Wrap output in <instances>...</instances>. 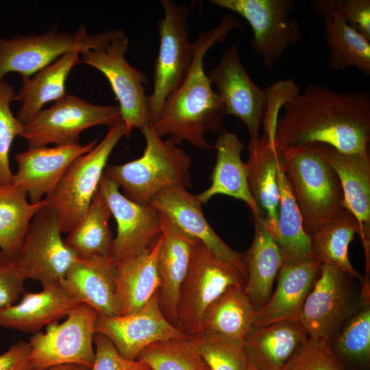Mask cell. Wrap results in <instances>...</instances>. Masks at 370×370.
<instances>
[{
  "label": "cell",
  "mask_w": 370,
  "mask_h": 370,
  "mask_svg": "<svg viewBox=\"0 0 370 370\" xmlns=\"http://www.w3.org/2000/svg\"><path fill=\"white\" fill-rule=\"evenodd\" d=\"M95 359L90 370H151L144 362L121 356L112 341L105 335L95 333Z\"/></svg>",
  "instance_id": "obj_42"
},
{
  "label": "cell",
  "mask_w": 370,
  "mask_h": 370,
  "mask_svg": "<svg viewBox=\"0 0 370 370\" xmlns=\"http://www.w3.org/2000/svg\"><path fill=\"white\" fill-rule=\"evenodd\" d=\"M112 212L99 190L86 213L64 240L81 258L110 257L113 243L109 225Z\"/></svg>",
  "instance_id": "obj_36"
},
{
  "label": "cell",
  "mask_w": 370,
  "mask_h": 370,
  "mask_svg": "<svg viewBox=\"0 0 370 370\" xmlns=\"http://www.w3.org/2000/svg\"><path fill=\"white\" fill-rule=\"evenodd\" d=\"M136 360L151 370H210L189 336L154 342L141 350Z\"/></svg>",
  "instance_id": "obj_38"
},
{
  "label": "cell",
  "mask_w": 370,
  "mask_h": 370,
  "mask_svg": "<svg viewBox=\"0 0 370 370\" xmlns=\"http://www.w3.org/2000/svg\"><path fill=\"white\" fill-rule=\"evenodd\" d=\"M128 45L129 39L123 32L108 42L79 52L81 62L97 69L108 80L119 101L127 138L134 129L152 124L149 96L143 86L148 79L127 61Z\"/></svg>",
  "instance_id": "obj_6"
},
{
  "label": "cell",
  "mask_w": 370,
  "mask_h": 370,
  "mask_svg": "<svg viewBox=\"0 0 370 370\" xmlns=\"http://www.w3.org/2000/svg\"><path fill=\"white\" fill-rule=\"evenodd\" d=\"M123 136H126V128L121 121L108 127L104 138L91 151L71 162L53 191L44 198L56 213L62 233L71 232L86 213L108 158Z\"/></svg>",
  "instance_id": "obj_5"
},
{
  "label": "cell",
  "mask_w": 370,
  "mask_h": 370,
  "mask_svg": "<svg viewBox=\"0 0 370 370\" xmlns=\"http://www.w3.org/2000/svg\"><path fill=\"white\" fill-rule=\"evenodd\" d=\"M146 142L143 155L123 164L107 165L103 174L124 195L140 204H149L166 188L191 186V157L169 138L163 140L152 125L140 130Z\"/></svg>",
  "instance_id": "obj_4"
},
{
  "label": "cell",
  "mask_w": 370,
  "mask_h": 370,
  "mask_svg": "<svg viewBox=\"0 0 370 370\" xmlns=\"http://www.w3.org/2000/svg\"><path fill=\"white\" fill-rule=\"evenodd\" d=\"M284 370H346L328 341L310 338L290 359Z\"/></svg>",
  "instance_id": "obj_41"
},
{
  "label": "cell",
  "mask_w": 370,
  "mask_h": 370,
  "mask_svg": "<svg viewBox=\"0 0 370 370\" xmlns=\"http://www.w3.org/2000/svg\"><path fill=\"white\" fill-rule=\"evenodd\" d=\"M281 110L274 133L278 148L323 143L345 153H369L370 95L365 90L343 92L311 83Z\"/></svg>",
  "instance_id": "obj_1"
},
{
  "label": "cell",
  "mask_w": 370,
  "mask_h": 370,
  "mask_svg": "<svg viewBox=\"0 0 370 370\" xmlns=\"http://www.w3.org/2000/svg\"><path fill=\"white\" fill-rule=\"evenodd\" d=\"M56 213L47 204L32 218L14 258L27 279L42 287L60 283L78 256L62 238Z\"/></svg>",
  "instance_id": "obj_14"
},
{
  "label": "cell",
  "mask_w": 370,
  "mask_h": 370,
  "mask_svg": "<svg viewBox=\"0 0 370 370\" xmlns=\"http://www.w3.org/2000/svg\"><path fill=\"white\" fill-rule=\"evenodd\" d=\"M370 286L362 285L361 302L328 341L343 367L363 370L370 362Z\"/></svg>",
  "instance_id": "obj_34"
},
{
  "label": "cell",
  "mask_w": 370,
  "mask_h": 370,
  "mask_svg": "<svg viewBox=\"0 0 370 370\" xmlns=\"http://www.w3.org/2000/svg\"><path fill=\"white\" fill-rule=\"evenodd\" d=\"M159 217L162 243L158 257L160 280L158 304L166 319L179 328L176 310L180 289L197 240L181 230L163 214L159 212Z\"/></svg>",
  "instance_id": "obj_20"
},
{
  "label": "cell",
  "mask_w": 370,
  "mask_h": 370,
  "mask_svg": "<svg viewBox=\"0 0 370 370\" xmlns=\"http://www.w3.org/2000/svg\"><path fill=\"white\" fill-rule=\"evenodd\" d=\"M161 243L160 234L145 251L115 263L116 316L138 310L158 291L160 284L158 257Z\"/></svg>",
  "instance_id": "obj_26"
},
{
  "label": "cell",
  "mask_w": 370,
  "mask_h": 370,
  "mask_svg": "<svg viewBox=\"0 0 370 370\" xmlns=\"http://www.w3.org/2000/svg\"><path fill=\"white\" fill-rule=\"evenodd\" d=\"M360 234L356 217L348 210L309 235L315 259L321 264L333 265L363 282L364 278L351 264L348 247L355 234Z\"/></svg>",
  "instance_id": "obj_37"
},
{
  "label": "cell",
  "mask_w": 370,
  "mask_h": 370,
  "mask_svg": "<svg viewBox=\"0 0 370 370\" xmlns=\"http://www.w3.org/2000/svg\"><path fill=\"white\" fill-rule=\"evenodd\" d=\"M246 279L232 264L220 258L197 240L177 304L179 328L186 335L199 332L208 306L232 286H244Z\"/></svg>",
  "instance_id": "obj_7"
},
{
  "label": "cell",
  "mask_w": 370,
  "mask_h": 370,
  "mask_svg": "<svg viewBox=\"0 0 370 370\" xmlns=\"http://www.w3.org/2000/svg\"><path fill=\"white\" fill-rule=\"evenodd\" d=\"M189 337L210 370H253L244 341L204 332Z\"/></svg>",
  "instance_id": "obj_39"
},
{
  "label": "cell",
  "mask_w": 370,
  "mask_h": 370,
  "mask_svg": "<svg viewBox=\"0 0 370 370\" xmlns=\"http://www.w3.org/2000/svg\"><path fill=\"white\" fill-rule=\"evenodd\" d=\"M160 2L164 14L157 24L160 48L154 64L153 88L149 96L152 123L184 79L194 54L193 42L188 40V7L171 0Z\"/></svg>",
  "instance_id": "obj_8"
},
{
  "label": "cell",
  "mask_w": 370,
  "mask_h": 370,
  "mask_svg": "<svg viewBox=\"0 0 370 370\" xmlns=\"http://www.w3.org/2000/svg\"><path fill=\"white\" fill-rule=\"evenodd\" d=\"M236 28H242L241 22L234 15L225 14L217 25L198 35L186 76L151 124L160 136H169L176 145L186 141L199 149H212L206 133L226 132L224 103L205 72L204 58L212 46L225 42L228 34Z\"/></svg>",
  "instance_id": "obj_2"
},
{
  "label": "cell",
  "mask_w": 370,
  "mask_h": 370,
  "mask_svg": "<svg viewBox=\"0 0 370 370\" xmlns=\"http://www.w3.org/2000/svg\"><path fill=\"white\" fill-rule=\"evenodd\" d=\"M221 98L225 114L240 119L246 126L249 140L259 138L267 108L265 90L257 86L245 69L238 46L222 52L217 66L207 73Z\"/></svg>",
  "instance_id": "obj_15"
},
{
  "label": "cell",
  "mask_w": 370,
  "mask_h": 370,
  "mask_svg": "<svg viewBox=\"0 0 370 370\" xmlns=\"http://www.w3.org/2000/svg\"><path fill=\"white\" fill-rule=\"evenodd\" d=\"M356 279L330 264H321L319 275L307 296L297 321L308 337L328 341L358 308L361 290Z\"/></svg>",
  "instance_id": "obj_13"
},
{
  "label": "cell",
  "mask_w": 370,
  "mask_h": 370,
  "mask_svg": "<svg viewBox=\"0 0 370 370\" xmlns=\"http://www.w3.org/2000/svg\"><path fill=\"white\" fill-rule=\"evenodd\" d=\"M232 286L205 310L199 332L244 341L254 328L256 310L244 291Z\"/></svg>",
  "instance_id": "obj_32"
},
{
  "label": "cell",
  "mask_w": 370,
  "mask_h": 370,
  "mask_svg": "<svg viewBox=\"0 0 370 370\" xmlns=\"http://www.w3.org/2000/svg\"><path fill=\"white\" fill-rule=\"evenodd\" d=\"M27 280L14 258H9L0 250V309L16 304L25 293Z\"/></svg>",
  "instance_id": "obj_43"
},
{
  "label": "cell",
  "mask_w": 370,
  "mask_h": 370,
  "mask_svg": "<svg viewBox=\"0 0 370 370\" xmlns=\"http://www.w3.org/2000/svg\"><path fill=\"white\" fill-rule=\"evenodd\" d=\"M16 94L12 86L3 78L0 79V183L12 182L9 154L16 136H21L24 125L15 117L10 109Z\"/></svg>",
  "instance_id": "obj_40"
},
{
  "label": "cell",
  "mask_w": 370,
  "mask_h": 370,
  "mask_svg": "<svg viewBox=\"0 0 370 370\" xmlns=\"http://www.w3.org/2000/svg\"><path fill=\"white\" fill-rule=\"evenodd\" d=\"M254 218L253 242L242 254V257L247 271L244 291L257 311L271 297L283 260L281 251L262 216Z\"/></svg>",
  "instance_id": "obj_29"
},
{
  "label": "cell",
  "mask_w": 370,
  "mask_h": 370,
  "mask_svg": "<svg viewBox=\"0 0 370 370\" xmlns=\"http://www.w3.org/2000/svg\"><path fill=\"white\" fill-rule=\"evenodd\" d=\"M150 204L184 232L203 243L220 258L234 265L247 280L242 254L232 249L206 220L202 203L186 188L173 186L157 194Z\"/></svg>",
  "instance_id": "obj_19"
},
{
  "label": "cell",
  "mask_w": 370,
  "mask_h": 370,
  "mask_svg": "<svg viewBox=\"0 0 370 370\" xmlns=\"http://www.w3.org/2000/svg\"><path fill=\"white\" fill-rule=\"evenodd\" d=\"M80 304L61 283L42 287L38 293L25 291L18 304L0 309V325L34 334L66 317Z\"/></svg>",
  "instance_id": "obj_25"
},
{
  "label": "cell",
  "mask_w": 370,
  "mask_h": 370,
  "mask_svg": "<svg viewBox=\"0 0 370 370\" xmlns=\"http://www.w3.org/2000/svg\"><path fill=\"white\" fill-rule=\"evenodd\" d=\"M115 278L116 264L110 257H78L60 283L98 314L115 317Z\"/></svg>",
  "instance_id": "obj_27"
},
{
  "label": "cell",
  "mask_w": 370,
  "mask_h": 370,
  "mask_svg": "<svg viewBox=\"0 0 370 370\" xmlns=\"http://www.w3.org/2000/svg\"><path fill=\"white\" fill-rule=\"evenodd\" d=\"M28 342L18 341L0 355V370H32L28 355Z\"/></svg>",
  "instance_id": "obj_45"
},
{
  "label": "cell",
  "mask_w": 370,
  "mask_h": 370,
  "mask_svg": "<svg viewBox=\"0 0 370 370\" xmlns=\"http://www.w3.org/2000/svg\"><path fill=\"white\" fill-rule=\"evenodd\" d=\"M280 149L282 168L308 235L347 210L338 176L316 143Z\"/></svg>",
  "instance_id": "obj_3"
},
{
  "label": "cell",
  "mask_w": 370,
  "mask_h": 370,
  "mask_svg": "<svg viewBox=\"0 0 370 370\" xmlns=\"http://www.w3.org/2000/svg\"><path fill=\"white\" fill-rule=\"evenodd\" d=\"M321 156L336 172L347 210L357 219L367 263L370 249V158L369 153H345L316 143Z\"/></svg>",
  "instance_id": "obj_21"
},
{
  "label": "cell",
  "mask_w": 370,
  "mask_h": 370,
  "mask_svg": "<svg viewBox=\"0 0 370 370\" xmlns=\"http://www.w3.org/2000/svg\"><path fill=\"white\" fill-rule=\"evenodd\" d=\"M95 333L107 336L123 358L136 360L149 345L171 338H187L164 316L158 304V291L138 310L124 315L98 314Z\"/></svg>",
  "instance_id": "obj_17"
},
{
  "label": "cell",
  "mask_w": 370,
  "mask_h": 370,
  "mask_svg": "<svg viewBox=\"0 0 370 370\" xmlns=\"http://www.w3.org/2000/svg\"><path fill=\"white\" fill-rule=\"evenodd\" d=\"M46 204L43 199L32 204L27 193L14 183H0V250L15 258L23 243L30 222Z\"/></svg>",
  "instance_id": "obj_35"
},
{
  "label": "cell",
  "mask_w": 370,
  "mask_h": 370,
  "mask_svg": "<svg viewBox=\"0 0 370 370\" xmlns=\"http://www.w3.org/2000/svg\"><path fill=\"white\" fill-rule=\"evenodd\" d=\"M46 370H90V368L82 365L66 364L53 366Z\"/></svg>",
  "instance_id": "obj_46"
},
{
  "label": "cell",
  "mask_w": 370,
  "mask_h": 370,
  "mask_svg": "<svg viewBox=\"0 0 370 370\" xmlns=\"http://www.w3.org/2000/svg\"><path fill=\"white\" fill-rule=\"evenodd\" d=\"M119 186L103 174L98 190L116 222L110 258L114 263L147 249L161 234L158 211L149 204L131 200Z\"/></svg>",
  "instance_id": "obj_16"
},
{
  "label": "cell",
  "mask_w": 370,
  "mask_h": 370,
  "mask_svg": "<svg viewBox=\"0 0 370 370\" xmlns=\"http://www.w3.org/2000/svg\"><path fill=\"white\" fill-rule=\"evenodd\" d=\"M247 150L249 156L245 164L249 188L269 230L274 236L280 205L278 165L280 149L275 146L272 136L263 133L259 138L249 140Z\"/></svg>",
  "instance_id": "obj_24"
},
{
  "label": "cell",
  "mask_w": 370,
  "mask_h": 370,
  "mask_svg": "<svg viewBox=\"0 0 370 370\" xmlns=\"http://www.w3.org/2000/svg\"><path fill=\"white\" fill-rule=\"evenodd\" d=\"M81 51L71 50L32 76H22L23 86L14 97V101L22 103L16 114L21 123L25 125L47 103L56 101L67 94L65 82L72 68L81 63Z\"/></svg>",
  "instance_id": "obj_31"
},
{
  "label": "cell",
  "mask_w": 370,
  "mask_h": 370,
  "mask_svg": "<svg viewBox=\"0 0 370 370\" xmlns=\"http://www.w3.org/2000/svg\"><path fill=\"white\" fill-rule=\"evenodd\" d=\"M342 0H314L310 8L324 21V38L330 51L328 68L345 71L356 68L370 75V41L352 28L339 14Z\"/></svg>",
  "instance_id": "obj_23"
},
{
  "label": "cell",
  "mask_w": 370,
  "mask_h": 370,
  "mask_svg": "<svg viewBox=\"0 0 370 370\" xmlns=\"http://www.w3.org/2000/svg\"><path fill=\"white\" fill-rule=\"evenodd\" d=\"M315 258L283 263L277 276V286L267 303L256 312L254 327L297 320L304 301L321 269Z\"/></svg>",
  "instance_id": "obj_22"
},
{
  "label": "cell",
  "mask_w": 370,
  "mask_h": 370,
  "mask_svg": "<svg viewBox=\"0 0 370 370\" xmlns=\"http://www.w3.org/2000/svg\"><path fill=\"white\" fill-rule=\"evenodd\" d=\"M280 205L277 230L273 236L282 256L283 263L315 258L309 235L289 182L282 168L281 151L278 165Z\"/></svg>",
  "instance_id": "obj_33"
},
{
  "label": "cell",
  "mask_w": 370,
  "mask_h": 370,
  "mask_svg": "<svg viewBox=\"0 0 370 370\" xmlns=\"http://www.w3.org/2000/svg\"><path fill=\"white\" fill-rule=\"evenodd\" d=\"M210 3L239 14L248 22L253 32L252 49L268 70L303 38L299 21L291 16L295 0H212Z\"/></svg>",
  "instance_id": "obj_11"
},
{
  "label": "cell",
  "mask_w": 370,
  "mask_h": 370,
  "mask_svg": "<svg viewBox=\"0 0 370 370\" xmlns=\"http://www.w3.org/2000/svg\"><path fill=\"white\" fill-rule=\"evenodd\" d=\"M97 143L95 139L85 145L29 147L15 155L18 169L12 183L27 193L30 203H38L53 191L71 162Z\"/></svg>",
  "instance_id": "obj_18"
},
{
  "label": "cell",
  "mask_w": 370,
  "mask_h": 370,
  "mask_svg": "<svg viewBox=\"0 0 370 370\" xmlns=\"http://www.w3.org/2000/svg\"><path fill=\"white\" fill-rule=\"evenodd\" d=\"M339 14L352 28L370 41L369 0H342Z\"/></svg>",
  "instance_id": "obj_44"
},
{
  "label": "cell",
  "mask_w": 370,
  "mask_h": 370,
  "mask_svg": "<svg viewBox=\"0 0 370 370\" xmlns=\"http://www.w3.org/2000/svg\"><path fill=\"white\" fill-rule=\"evenodd\" d=\"M98 312L82 304L73 309L62 323L53 322L45 332L34 333L28 342V359L32 370L77 364L91 368L95 359L92 347Z\"/></svg>",
  "instance_id": "obj_10"
},
{
  "label": "cell",
  "mask_w": 370,
  "mask_h": 370,
  "mask_svg": "<svg viewBox=\"0 0 370 370\" xmlns=\"http://www.w3.org/2000/svg\"><path fill=\"white\" fill-rule=\"evenodd\" d=\"M121 121L119 106L95 105L66 94L32 116L24 125L21 137L29 147L78 145L85 130L97 125L110 127Z\"/></svg>",
  "instance_id": "obj_9"
},
{
  "label": "cell",
  "mask_w": 370,
  "mask_h": 370,
  "mask_svg": "<svg viewBox=\"0 0 370 370\" xmlns=\"http://www.w3.org/2000/svg\"><path fill=\"white\" fill-rule=\"evenodd\" d=\"M308 339L299 321L290 320L254 327L244 343L253 370H284Z\"/></svg>",
  "instance_id": "obj_28"
},
{
  "label": "cell",
  "mask_w": 370,
  "mask_h": 370,
  "mask_svg": "<svg viewBox=\"0 0 370 370\" xmlns=\"http://www.w3.org/2000/svg\"><path fill=\"white\" fill-rule=\"evenodd\" d=\"M122 33L121 29H111L90 36L82 25L75 34L51 27L40 35L0 38V79L10 72L30 77L71 50L94 49Z\"/></svg>",
  "instance_id": "obj_12"
},
{
  "label": "cell",
  "mask_w": 370,
  "mask_h": 370,
  "mask_svg": "<svg viewBox=\"0 0 370 370\" xmlns=\"http://www.w3.org/2000/svg\"><path fill=\"white\" fill-rule=\"evenodd\" d=\"M244 147L235 134H219L214 145L217 160L210 178L211 184L197 197L205 204L217 195L232 197L244 201L254 217L262 216L249 188L246 164L241 158Z\"/></svg>",
  "instance_id": "obj_30"
}]
</instances>
